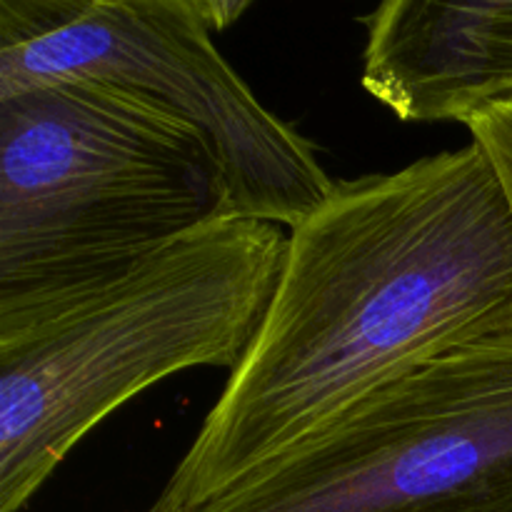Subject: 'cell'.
Masks as SVG:
<instances>
[{
  "mask_svg": "<svg viewBox=\"0 0 512 512\" xmlns=\"http://www.w3.org/2000/svg\"><path fill=\"white\" fill-rule=\"evenodd\" d=\"M363 25V88L405 123H468L512 103V0H390Z\"/></svg>",
  "mask_w": 512,
  "mask_h": 512,
  "instance_id": "8992f818",
  "label": "cell"
},
{
  "mask_svg": "<svg viewBox=\"0 0 512 512\" xmlns=\"http://www.w3.org/2000/svg\"><path fill=\"white\" fill-rule=\"evenodd\" d=\"M512 330V210L470 140L335 180L288 233L263 325L148 512H188L378 390Z\"/></svg>",
  "mask_w": 512,
  "mask_h": 512,
  "instance_id": "6da1fadb",
  "label": "cell"
},
{
  "mask_svg": "<svg viewBox=\"0 0 512 512\" xmlns=\"http://www.w3.org/2000/svg\"><path fill=\"white\" fill-rule=\"evenodd\" d=\"M188 512H512V330L378 390Z\"/></svg>",
  "mask_w": 512,
  "mask_h": 512,
  "instance_id": "5b68a950",
  "label": "cell"
},
{
  "mask_svg": "<svg viewBox=\"0 0 512 512\" xmlns=\"http://www.w3.org/2000/svg\"><path fill=\"white\" fill-rule=\"evenodd\" d=\"M235 218L190 125L85 78L0 93V318Z\"/></svg>",
  "mask_w": 512,
  "mask_h": 512,
  "instance_id": "3957f363",
  "label": "cell"
},
{
  "mask_svg": "<svg viewBox=\"0 0 512 512\" xmlns=\"http://www.w3.org/2000/svg\"><path fill=\"white\" fill-rule=\"evenodd\" d=\"M288 235L225 218L130 268L0 318V512H20L70 450L150 385L248 355Z\"/></svg>",
  "mask_w": 512,
  "mask_h": 512,
  "instance_id": "7a4b0ae2",
  "label": "cell"
},
{
  "mask_svg": "<svg viewBox=\"0 0 512 512\" xmlns=\"http://www.w3.org/2000/svg\"><path fill=\"white\" fill-rule=\"evenodd\" d=\"M473 143L493 165L512 210V103H500L480 110L468 120Z\"/></svg>",
  "mask_w": 512,
  "mask_h": 512,
  "instance_id": "52a82bcc",
  "label": "cell"
},
{
  "mask_svg": "<svg viewBox=\"0 0 512 512\" xmlns=\"http://www.w3.org/2000/svg\"><path fill=\"white\" fill-rule=\"evenodd\" d=\"M248 3L0 0V93L53 78L105 83L203 135L235 218L295 228L335 180L215 48Z\"/></svg>",
  "mask_w": 512,
  "mask_h": 512,
  "instance_id": "277c9868",
  "label": "cell"
}]
</instances>
